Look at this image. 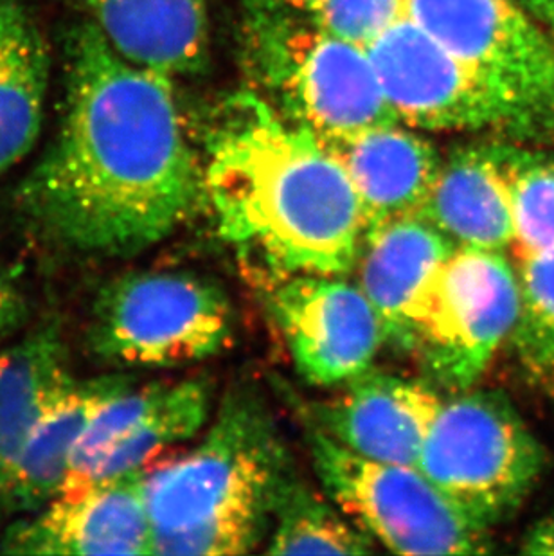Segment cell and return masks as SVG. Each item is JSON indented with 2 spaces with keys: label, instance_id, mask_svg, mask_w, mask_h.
<instances>
[{
  "label": "cell",
  "instance_id": "6da1fadb",
  "mask_svg": "<svg viewBox=\"0 0 554 556\" xmlns=\"http://www.w3.org/2000/svg\"><path fill=\"white\" fill-rule=\"evenodd\" d=\"M67 98L54 141L13 193L33 237L131 256L163 242L204 197L173 78L115 53L92 22L68 33Z\"/></svg>",
  "mask_w": 554,
  "mask_h": 556
},
{
  "label": "cell",
  "instance_id": "7a4b0ae2",
  "mask_svg": "<svg viewBox=\"0 0 554 556\" xmlns=\"http://www.w3.org/2000/svg\"><path fill=\"white\" fill-rule=\"evenodd\" d=\"M221 237L268 274L345 276L364 218L350 179L319 137L245 90L222 105L204 168Z\"/></svg>",
  "mask_w": 554,
  "mask_h": 556
},
{
  "label": "cell",
  "instance_id": "3957f363",
  "mask_svg": "<svg viewBox=\"0 0 554 556\" xmlns=\"http://www.w3.org/2000/svg\"><path fill=\"white\" fill-rule=\"evenodd\" d=\"M287 462L251 394L227 399L202 443L144 473L153 555H245L262 541Z\"/></svg>",
  "mask_w": 554,
  "mask_h": 556
},
{
  "label": "cell",
  "instance_id": "277c9868",
  "mask_svg": "<svg viewBox=\"0 0 554 556\" xmlns=\"http://www.w3.org/2000/svg\"><path fill=\"white\" fill-rule=\"evenodd\" d=\"M245 53L265 100L288 122L331 141L400 123L366 48L298 11H249Z\"/></svg>",
  "mask_w": 554,
  "mask_h": 556
},
{
  "label": "cell",
  "instance_id": "5b68a950",
  "mask_svg": "<svg viewBox=\"0 0 554 556\" xmlns=\"http://www.w3.org/2000/svg\"><path fill=\"white\" fill-rule=\"evenodd\" d=\"M235 315L222 287L182 270L131 273L103 287L89 342L106 363L169 368L221 353Z\"/></svg>",
  "mask_w": 554,
  "mask_h": 556
},
{
  "label": "cell",
  "instance_id": "8992f818",
  "mask_svg": "<svg viewBox=\"0 0 554 556\" xmlns=\"http://www.w3.org/2000/svg\"><path fill=\"white\" fill-rule=\"evenodd\" d=\"M326 494L389 552L400 555H482L490 526L474 519L418 467L372 462L326 432L310 435Z\"/></svg>",
  "mask_w": 554,
  "mask_h": 556
},
{
  "label": "cell",
  "instance_id": "52a82bcc",
  "mask_svg": "<svg viewBox=\"0 0 554 556\" xmlns=\"http://www.w3.org/2000/svg\"><path fill=\"white\" fill-rule=\"evenodd\" d=\"M544 465V448L498 391L441 402L418 462L432 483L487 526L522 504Z\"/></svg>",
  "mask_w": 554,
  "mask_h": 556
},
{
  "label": "cell",
  "instance_id": "ba28073f",
  "mask_svg": "<svg viewBox=\"0 0 554 556\" xmlns=\"http://www.w3.org/2000/svg\"><path fill=\"white\" fill-rule=\"evenodd\" d=\"M517 317L512 263L499 251L455 248L430 290L411 350L436 382L465 391L512 337Z\"/></svg>",
  "mask_w": 554,
  "mask_h": 556
},
{
  "label": "cell",
  "instance_id": "9c48e42d",
  "mask_svg": "<svg viewBox=\"0 0 554 556\" xmlns=\"http://www.w3.org/2000/svg\"><path fill=\"white\" fill-rule=\"evenodd\" d=\"M403 16L481 71L533 137L554 130V43L512 0H403Z\"/></svg>",
  "mask_w": 554,
  "mask_h": 556
},
{
  "label": "cell",
  "instance_id": "30bf717a",
  "mask_svg": "<svg viewBox=\"0 0 554 556\" xmlns=\"http://www.w3.org/2000/svg\"><path fill=\"white\" fill-rule=\"evenodd\" d=\"M398 122L421 130L533 137L522 114L474 65L402 16L367 48Z\"/></svg>",
  "mask_w": 554,
  "mask_h": 556
},
{
  "label": "cell",
  "instance_id": "8fae6325",
  "mask_svg": "<svg viewBox=\"0 0 554 556\" xmlns=\"http://www.w3.org/2000/svg\"><path fill=\"white\" fill-rule=\"evenodd\" d=\"M268 308L309 382L348 383L372 369L388 331L358 285L328 274H268Z\"/></svg>",
  "mask_w": 554,
  "mask_h": 556
},
{
  "label": "cell",
  "instance_id": "7c38bea8",
  "mask_svg": "<svg viewBox=\"0 0 554 556\" xmlns=\"http://www.w3.org/2000/svg\"><path fill=\"white\" fill-rule=\"evenodd\" d=\"M210 409L211 389L204 380L123 389L105 400L85 427L63 492L147 470L153 457L193 438Z\"/></svg>",
  "mask_w": 554,
  "mask_h": 556
},
{
  "label": "cell",
  "instance_id": "4fadbf2b",
  "mask_svg": "<svg viewBox=\"0 0 554 556\" xmlns=\"http://www.w3.org/2000/svg\"><path fill=\"white\" fill-rule=\"evenodd\" d=\"M147 470L63 492L5 531V555H153Z\"/></svg>",
  "mask_w": 554,
  "mask_h": 556
},
{
  "label": "cell",
  "instance_id": "5bb4252c",
  "mask_svg": "<svg viewBox=\"0 0 554 556\" xmlns=\"http://www.w3.org/2000/svg\"><path fill=\"white\" fill-rule=\"evenodd\" d=\"M440 405L425 383L367 369L325 405L320 431L356 456L418 467Z\"/></svg>",
  "mask_w": 554,
  "mask_h": 556
},
{
  "label": "cell",
  "instance_id": "9a60e30c",
  "mask_svg": "<svg viewBox=\"0 0 554 556\" xmlns=\"http://www.w3.org/2000/svg\"><path fill=\"white\" fill-rule=\"evenodd\" d=\"M455 248L424 216L383 222L364 231L356 285L382 317L388 339L413 348L430 290Z\"/></svg>",
  "mask_w": 554,
  "mask_h": 556
},
{
  "label": "cell",
  "instance_id": "2e32d148",
  "mask_svg": "<svg viewBox=\"0 0 554 556\" xmlns=\"http://www.w3.org/2000/svg\"><path fill=\"white\" fill-rule=\"evenodd\" d=\"M402 123L373 126L323 141L344 169L364 218V231L383 222L424 215L443 159Z\"/></svg>",
  "mask_w": 554,
  "mask_h": 556
},
{
  "label": "cell",
  "instance_id": "e0dca14e",
  "mask_svg": "<svg viewBox=\"0 0 554 556\" xmlns=\"http://www.w3.org/2000/svg\"><path fill=\"white\" fill-rule=\"evenodd\" d=\"M106 42L128 62L169 78L199 73L207 56V0H81Z\"/></svg>",
  "mask_w": 554,
  "mask_h": 556
},
{
  "label": "cell",
  "instance_id": "ac0fdd59",
  "mask_svg": "<svg viewBox=\"0 0 554 556\" xmlns=\"http://www.w3.org/2000/svg\"><path fill=\"white\" fill-rule=\"evenodd\" d=\"M130 386L131 378L126 375L73 378L22 448L0 514H37L62 494L74 451L90 418L105 400Z\"/></svg>",
  "mask_w": 554,
  "mask_h": 556
},
{
  "label": "cell",
  "instance_id": "d6986e66",
  "mask_svg": "<svg viewBox=\"0 0 554 556\" xmlns=\"http://www.w3.org/2000/svg\"><path fill=\"white\" fill-rule=\"evenodd\" d=\"M421 216L457 248H509L512 205L499 144H471L443 159Z\"/></svg>",
  "mask_w": 554,
  "mask_h": 556
},
{
  "label": "cell",
  "instance_id": "ffe728a7",
  "mask_svg": "<svg viewBox=\"0 0 554 556\" xmlns=\"http://www.w3.org/2000/svg\"><path fill=\"white\" fill-rule=\"evenodd\" d=\"M71 380L56 323L46 320L0 352V504L22 448Z\"/></svg>",
  "mask_w": 554,
  "mask_h": 556
},
{
  "label": "cell",
  "instance_id": "44dd1931",
  "mask_svg": "<svg viewBox=\"0 0 554 556\" xmlns=\"http://www.w3.org/2000/svg\"><path fill=\"white\" fill-rule=\"evenodd\" d=\"M49 49L21 0H0V174L21 163L42 130Z\"/></svg>",
  "mask_w": 554,
  "mask_h": 556
},
{
  "label": "cell",
  "instance_id": "7402d4cb",
  "mask_svg": "<svg viewBox=\"0 0 554 556\" xmlns=\"http://www.w3.org/2000/svg\"><path fill=\"white\" fill-rule=\"evenodd\" d=\"M270 555H367L372 536L337 504L315 494L287 473L274 497Z\"/></svg>",
  "mask_w": 554,
  "mask_h": 556
},
{
  "label": "cell",
  "instance_id": "603a6c76",
  "mask_svg": "<svg viewBox=\"0 0 554 556\" xmlns=\"http://www.w3.org/2000/svg\"><path fill=\"white\" fill-rule=\"evenodd\" d=\"M517 257L554 249V159L499 144Z\"/></svg>",
  "mask_w": 554,
  "mask_h": 556
},
{
  "label": "cell",
  "instance_id": "cb8c5ba5",
  "mask_svg": "<svg viewBox=\"0 0 554 556\" xmlns=\"http://www.w3.org/2000/svg\"><path fill=\"white\" fill-rule=\"evenodd\" d=\"M517 279L513 344L529 371H554V249L517 257Z\"/></svg>",
  "mask_w": 554,
  "mask_h": 556
},
{
  "label": "cell",
  "instance_id": "d4e9b609",
  "mask_svg": "<svg viewBox=\"0 0 554 556\" xmlns=\"http://www.w3.org/2000/svg\"><path fill=\"white\" fill-rule=\"evenodd\" d=\"M345 42L369 48L403 16V0H320L306 13Z\"/></svg>",
  "mask_w": 554,
  "mask_h": 556
},
{
  "label": "cell",
  "instance_id": "484cf974",
  "mask_svg": "<svg viewBox=\"0 0 554 556\" xmlns=\"http://www.w3.org/2000/svg\"><path fill=\"white\" fill-rule=\"evenodd\" d=\"M27 319V306L21 290L0 270V342L13 336Z\"/></svg>",
  "mask_w": 554,
  "mask_h": 556
},
{
  "label": "cell",
  "instance_id": "4316f807",
  "mask_svg": "<svg viewBox=\"0 0 554 556\" xmlns=\"http://www.w3.org/2000/svg\"><path fill=\"white\" fill-rule=\"evenodd\" d=\"M522 553L554 555V511L531 528L524 539Z\"/></svg>",
  "mask_w": 554,
  "mask_h": 556
},
{
  "label": "cell",
  "instance_id": "83f0119b",
  "mask_svg": "<svg viewBox=\"0 0 554 556\" xmlns=\"http://www.w3.org/2000/svg\"><path fill=\"white\" fill-rule=\"evenodd\" d=\"M320 0H247L249 11H298L309 13Z\"/></svg>",
  "mask_w": 554,
  "mask_h": 556
},
{
  "label": "cell",
  "instance_id": "f1b7e54d",
  "mask_svg": "<svg viewBox=\"0 0 554 556\" xmlns=\"http://www.w3.org/2000/svg\"><path fill=\"white\" fill-rule=\"evenodd\" d=\"M529 5L539 15L540 22L547 27L545 31L554 43V0H529Z\"/></svg>",
  "mask_w": 554,
  "mask_h": 556
}]
</instances>
